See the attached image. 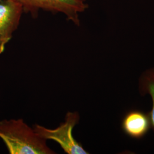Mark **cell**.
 Here are the masks:
<instances>
[{
  "instance_id": "4",
  "label": "cell",
  "mask_w": 154,
  "mask_h": 154,
  "mask_svg": "<svg viewBox=\"0 0 154 154\" xmlns=\"http://www.w3.org/2000/svg\"><path fill=\"white\" fill-rule=\"evenodd\" d=\"M23 13L22 5L17 0L0 1V54L12 38Z\"/></svg>"
},
{
  "instance_id": "6",
  "label": "cell",
  "mask_w": 154,
  "mask_h": 154,
  "mask_svg": "<svg viewBox=\"0 0 154 154\" xmlns=\"http://www.w3.org/2000/svg\"><path fill=\"white\" fill-rule=\"evenodd\" d=\"M138 90L142 96L149 95L151 98L152 107L148 113L154 130V67L144 70L140 74L138 79Z\"/></svg>"
},
{
  "instance_id": "7",
  "label": "cell",
  "mask_w": 154,
  "mask_h": 154,
  "mask_svg": "<svg viewBox=\"0 0 154 154\" xmlns=\"http://www.w3.org/2000/svg\"><path fill=\"white\" fill-rule=\"evenodd\" d=\"M0 1H1V0H0Z\"/></svg>"
},
{
  "instance_id": "1",
  "label": "cell",
  "mask_w": 154,
  "mask_h": 154,
  "mask_svg": "<svg viewBox=\"0 0 154 154\" xmlns=\"http://www.w3.org/2000/svg\"><path fill=\"white\" fill-rule=\"evenodd\" d=\"M0 138L11 154H53L46 144L22 119L0 121Z\"/></svg>"
},
{
  "instance_id": "2",
  "label": "cell",
  "mask_w": 154,
  "mask_h": 154,
  "mask_svg": "<svg viewBox=\"0 0 154 154\" xmlns=\"http://www.w3.org/2000/svg\"><path fill=\"white\" fill-rule=\"evenodd\" d=\"M23 7L24 13L34 18L39 11H49L63 14L68 21L80 25L79 14L85 11L88 4L86 0H17Z\"/></svg>"
},
{
  "instance_id": "3",
  "label": "cell",
  "mask_w": 154,
  "mask_h": 154,
  "mask_svg": "<svg viewBox=\"0 0 154 154\" xmlns=\"http://www.w3.org/2000/svg\"><path fill=\"white\" fill-rule=\"evenodd\" d=\"M80 116L77 111L68 112L65 122L57 128L49 129L37 124L33 126L34 131L45 140H53L58 143L61 148L67 154H88L82 145L72 136V130L78 123Z\"/></svg>"
},
{
  "instance_id": "5",
  "label": "cell",
  "mask_w": 154,
  "mask_h": 154,
  "mask_svg": "<svg viewBox=\"0 0 154 154\" xmlns=\"http://www.w3.org/2000/svg\"><path fill=\"white\" fill-rule=\"evenodd\" d=\"M121 128L128 137L135 139H142L152 128L149 113L139 110L128 111L122 118Z\"/></svg>"
}]
</instances>
